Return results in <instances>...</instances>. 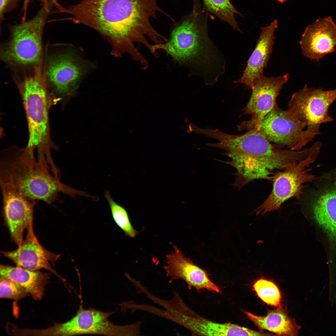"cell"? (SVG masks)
Segmentation results:
<instances>
[{
	"instance_id": "1",
	"label": "cell",
	"mask_w": 336,
	"mask_h": 336,
	"mask_svg": "<svg viewBox=\"0 0 336 336\" xmlns=\"http://www.w3.org/2000/svg\"><path fill=\"white\" fill-rule=\"evenodd\" d=\"M162 12L156 0H82L64 8L61 12L70 15L65 20L82 24L97 30L108 41L111 54L116 57L127 53L137 62L144 56L141 45L150 52L153 44L163 40L164 36L152 26L150 19Z\"/></svg>"
},
{
	"instance_id": "2",
	"label": "cell",
	"mask_w": 336,
	"mask_h": 336,
	"mask_svg": "<svg viewBox=\"0 0 336 336\" xmlns=\"http://www.w3.org/2000/svg\"><path fill=\"white\" fill-rule=\"evenodd\" d=\"M216 147L224 150L231 159L224 162L234 167L235 188L240 189L250 182L264 179L272 181L275 174L294 162L307 158L308 148L300 151L282 150L270 143L261 129H253L239 135L218 131Z\"/></svg>"
},
{
	"instance_id": "3",
	"label": "cell",
	"mask_w": 336,
	"mask_h": 336,
	"mask_svg": "<svg viewBox=\"0 0 336 336\" xmlns=\"http://www.w3.org/2000/svg\"><path fill=\"white\" fill-rule=\"evenodd\" d=\"M153 47L189 67L207 84L216 82L224 72V58L209 37L207 17L202 13L194 10L173 28L167 41Z\"/></svg>"
},
{
	"instance_id": "4",
	"label": "cell",
	"mask_w": 336,
	"mask_h": 336,
	"mask_svg": "<svg viewBox=\"0 0 336 336\" xmlns=\"http://www.w3.org/2000/svg\"><path fill=\"white\" fill-rule=\"evenodd\" d=\"M50 171L45 156L38 155L36 160L34 152L26 148L4 151L1 157L0 176L10 179L31 199L50 204L58 199L61 192L72 197L81 195V191L63 183Z\"/></svg>"
},
{
	"instance_id": "5",
	"label": "cell",
	"mask_w": 336,
	"mask_h": 336,
	"mask_svg": "<svg viewBox=\"0 0 336 336\" xmlns=\"http://www.w3.org/2000/svg\"><path fill=\"white\" fill-rule=\"evenodd\" d=\"M27 120L29 133L27 148L45 154L57 149L50 137L48 113L51 96L47 90L40 66L32 75L25 77L18 84Z\"/></svg>"
},
{
	"instance_id": "6",
	"label": "cell",
	"mask_w": 336,
	"mask_h": 336,
	"mask_svg": "<svg viewBox=\"0 0 336 336\" xmlns=\"http://www.w3.org/2000/svg\"><path fill=\"white\" fill-rule=\"evenodd\" d=\"M53 6H43L31 19L12 27L10 39L1 52L3 61L24 66L40 63L43 31Z\"/></svg>"
},
{
	"instance_id": "7",
	"label": "cell",
	"mask_w": 336,
	"mask_h": 336,
	"mask_svg": "<svg viewBox=\"0 0 336 336\" xmlns=\"http://www.w3.org/2000/svg\"><path fill=\"white\" fill-rule=\"evenodd\" d=\"M319 153L295 161L277 172L272 181V190L264 202L254 211L256 215L264 216L278 210L286 201L294 197L299 200L306 183L312 182L317 177L310 173L311 165L316 160Z\"/></svg>"
},
{
	"instance_id": "8",
	"label": "cell",
	"mask_w": 336,
	"mask_h": 336,
	"mask_svg": "<svg viewBox=\"0 0 336 336\" xmlns=\"http://www.w3.org/2000/svg\"><path fill=\"white\" fill-rule=\"evenodd\" d=\"M114 311L105 312L80 306L76 315L64 323L43 329L44 335L71 336L98 334L107 336H136L140 334L141 322L125 325L114 324L109 319Z\"/></svg>"
},
{
	"instance_id": "9",
	"label": "cell",
	"mask_w": 336,
	"mask_h": 336,
	"mask_svg": "<svg viewBox=\"0 0 336 336\" xmlns=\"http://www.w3.org/2000/svg\"><path fill=\"white\" fill-rule=\"evenodd\" d=\"M336 100V89L324 90L305 85L292 96L287 110L307 124L306 129L318 135L321 124L334 120L329 110Z\"/></svg>"
},
{
	"instance_id": "10",
	"label": "cell",
	"mask_w": 336,
	"mask_h": 336,
	"mask_svg": "<svg viewBox=\"0 0 336 336\" xmlns=\"http://www.w3.org/2000/svg\"><path fill=\"white\" fill-rule=\"evenodd\" d=\"M307 126L287 110H282L276 104L263 119L260 129L270 142L298 151L316 135L307 129L304 130Z\"/></svg>"
},
{
	"instance_id": "11",
	"label": "cell",
	"mask_w": 336,
	"mask_h": 336,
	"mask_svg": "<svg viewBox=\"0 0 336 336\" xmlns=\"http://www.w3.org/2000/svg\"><path fill=\"white\" fill-rule=\"evenodd\" d=\"M4 219L12 240L20 246L23 234L33 221L34 208L38 201L26 197L8 178L0 177Z\"/></svg>"
},
{
	"instance_id": "12",
	"label": "cell",
	"mask_w": 336,
	"mask_h": 336,
	"mask_svg": "<svg viewBox=\"0 0 336 336\" xmlns=\"http://www.w3.org/2000/svg\"><path fill=\"white\" fill-rule=\"evenodd\" d=\"M289 77L287 73L276 77L264 75L256 79L250 98L243 110V114L250 115L251 119L241 124L240 129H261L263 119L274 107L281 89Z\"/></svg>"
},
{
	"instance_id": "13",
	"label": "cell",
	"mask_w": 336,
	"mask_h": 336,
	"mask_svg": "<svg viewBox=\"0 0 336 336\" xmlns=\"http://www.w3.org/2000/svg\"><path fill=\"white\" fill-rule=\"evenodd\" d=\"M87 65L72 52H64L49 61L46 75L58 94L70 95L75 92L87 72Z\"/></svg>"
},
{
	"instance_id": "14",
	"label": "cell",
	"mask_w": 336,
	"mask_h": 336,
	"mask_svg": "<svg viewBox=\"0 0 336 336\" xmlns=\"http://www.w3.org/2000/svg\"><path fill=\"white\" fill-rule=\"evenodd\" d=\"M27 229L26 238L21 244L15 250L2 251L3 256L12 260L17 266L32 271L46 269L61 278L51 264L54 265L61 254L54 253L41 245L35 234L33 221Z\"/></svg>"
},
{
	"instance_id": "15",
	"label": "cell",
	"mask_w": 336,
	"mask_h": 336,
	"mask_svg": "<svg viewBox=\"0 0 336 336\" xmlns=\"http://www.w3.org/2000/svg\"><path fill=\"white\" fill-rule=\"evenodd\" d=\"M299 43L304 57L319 61L336 51V24L330 17L318 19L306 27Z\"/></svg>"
},
{
	"instance_id": "16",
	"label": "cell",
	"mask_w": 336,
	"mask_h": 336,
	"mask_svg": "<svg viewBox=\"0 0 336 336\" xmlns=\"http://www.w3.org/2000/svg\"><path fill=\"white\" fill-rule=\"evenodd\" d=\"M174 247V252L166 255L167 265L163 266L166 276L170 278L169 282L181 279L189 289L194 287L198 290L206 289L221 293L219 287L211 281L207 271L185 257L176 246Z\"/></svg>"
},
{
	"instance_id": "17",
	"label": "cell",
	"mask_w": 336,
	"mask_h": 336,
	"mask_svg": "<svg viewBox=\"0 0 336 336\" xmlns=\"http://www.w3.org/2000/svg\"><path fill=\"white\" fill-rule=\"evenodd\" d=\"M278 25V20L275 19L269 26L261 27L256 46L247 61L243 75L235 83L243 84L252 89L256 79L264 75V68L267 67L272 53L274 33Z\"/></svg>"
},
{
	"instance_id": "18",
	"label": "cell",
	"mask_w": 336,
	"mask_h": 336,
	"mask_svg": "<svg viewBox=\"0 0 336 336\" xmlns=\"http://www.w3.org/2000/svg\"><path fill=\"white\" fill-rule=\"evenodd\" d=\"M179 324L188 329L194 335L200 336H258L259 331L229 322L219 323L200 315L187 305Z\"/></svg>"
},
{
	"instance_id": "19",
	"label": "cell",
	"mask_w": 336,
	"mask_h": 336,
	"mask_svg": "<svg viewBox=\"0 0 336 336\" xmlns=\"http://www.w3.org/2000/svg\"><path fill=\"white\" fill-rule=\"evenodd\" d=\"M244 313L260 329L268 330L276 335L297 336L301 328L294 319L289 316L286 307L280 305L276 309L269 310L264 316H257L247 311Z\"/></svg>"
},
{
	"instance_id": "20",
	"label": "cell",
	"mask_w": 336,
	"mask_h": 336,
	"mask_svg": "<svg viewBox=\"0 0 336 336\" xmlns=\"http://www.w3.org/2000/svg\"><path fill=\"white\" fill-rule=\"evenodd\" d=\"M0 276L4 277L23 287L36 300L42 298L49 274L17 266L1 265Z\"/></svg>"
},
{
	"instance_id": "21",
	"label": "cell",
	"mask_w": 336,
	"mask_h": 336,
	"mask_svg": "<svg viewBox=\"0 0 336 336\" xmlns=\"http://www.w3.org/2000/svg\"><path fill=\"white\" fill-rule=\"evenodd\" d=\"M207 11L226 22L234 30L241 32L235 19L236 14L240 15L230 0H202Z\"/></svg>"
},
{
	"instance_id": "22",
	"label": "cell",
	"mask_w": 336,
	"mask_h": 336,
	"mask_svg": "<svg viewBox=\"0 0 336 336\" xmlns=\"http://www.w3.org/2000/svg\"><path fill=\"white\" fill-rule=\"evenodd\" d=\"M253 287L259 297L268 305L276 307L280 305L281 293L273 282L261 278L254 282Z\"/></svg>"
},
{
	"instance_id": "23",
	"label": "cell",
	"mask_w": 336,
	"mask_h": 336,
	"mask_svg": "<svg viewBox=\"0 0 336 336\" xmlns=\"http://www.w3.org/2000/svg\"><path fill=\"white\" fill-rule=\"evenodd\" d=\"M105 196L108 203L113 217L116 224L126 235L130 237H134L138 232L132 225L126 209L112 199L109 191L105 193Z\"/></svg>"
},
{
	"instance_id": "24",
	"label": "cell",
	"mask_w": 336,
	"mask_h": 336,
	"mask_svg": "<svg viewBox=\"0 0 336 336\" xmlns=\"http://www.w3.org/2000/svg\"><path fill=\"white\" fill-rule=\"evenodd\" d=\"M29 293L21 286L3 276L0 278V297L18 301L27 296Z\"/></svg>"
},
{
	"instance_id": "25",
	"label": "cell",
	"mask_w": 336,
	"mask_h": 336,
	"mask_svg": "<svg viewBox=\"0 0 336 336\" xmlns=\"http://www.w3.org/2000/svg\"><path fill=\"white\" fill-rule=\"evenodd\" d=\"M43 6L48 7L53 5L57 9L58 12L62 10L64 7H62L57 1V0H40ZM30 0H24L22 9V16L21 22L26 21L27 9Z\"/></svg>"
},
{
	"instance_id": "26",
	"label": "cell",
	"mask_w": 336,
	"mask_h": 336,
	"mask_svg": "<svg viewBox=\"0 0 336 336\" xmlns=\"http://www.w3.org/2000/svg\"><path fill=\"white\" fill-rule=\"evenodd\" d=\"M0 1V20L1 23L4 20V15L15 9L17 6L19 0Z\"/></svg>"
},
{
	"instance_id": "27",
	"label": "cell",
	"mask_w": 336,
	"mask_h": 336,
	"mask_svg": "<svg viewBox=\"0 0 336 336\" xmlns=\"http://www.w3.org/2000/svg\"><path fill=\"white\" fill-rule=\"evenodd\" d=\"M281 3H284L286 2L287 0H276Z\"/></svg>"
}]
</instances>
